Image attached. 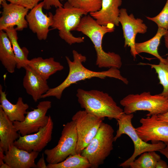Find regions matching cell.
<instances>
[{
	"label": "cell",
	"instance_id": "obj_1",
	"mask_svg": "<svg viewBox=\"0 0 168 168\" xmlns=\"http://www.w3.org/2000/svg\"><path fill=\"white\" fill-rule=\"evenodd\" d=\"M72 53L73 61H71L68 57H65L69 67V72L66 79L58 86L49 88L42 96L41 98L53 96L59 100L64 90L71 85L93 77L101 79H105L106 77L113 78L121 81L125 84H128V80L121 75L119 69L111 68L106 71L100 72L91 70L83 65L82 63L86 60L85 56L75 50L72 51Z\"/></svg>",
	"mask_w": 168,
	"mask_h": 168
},
{
	"label": "cell",
	"instance_id": "obj_2",
	"mask_svg": "<svg viewBox=\"0 0 168 168\" xmlns=\"http://www.w3.org/2000/svg\"><path fill=\"white\" fill-rule=\"evenodd\" d=\"M115 25L112 24L103 26L99 24L90 15L82 17L76 30L87 36L94 45L96 54V64L99 68H115L119 69L122 65L121 58L113 52H106L102 46V40L107 33L114 31Z\"/></svg>",
	"mask_w": 168,
	"mask_h": 168
},
{
	"label": "cell",
	"instance_id": "obj_3",
	"mask_svg": "<svg viewBox=\"0 0 168 168\" xmlns=\"http://www.w3.org/2000/svg\"><path fill=\"white\" fill-rule=\"evenodd\" d=\"M76 95L81 108L99 118L117 120L124 114L123 110L118 105L113 98L103 91L79 88Z\"/></svg>",
	"mask_w": 168,
	"mask_h": 168
},
{
	"label": "cell",
	"instance_id": "obj_4",
	"mask_svg": "<svg viewBox=\"0 0 168 168\" xmlns=\"http://www.w3.org/2000/svg\"><path fill=\"white\" fill-rule=\"evenodd\" d=\"M87 14L84 10L74 7L66 2L63 7L56 8L51 27L58 30L60 38L69 45L83 42L84 38L75 37L71 31L76 30L82 16Z\"/></svg>",
	"mask_w": 168,
	"mask_h": 168
},
{
	"label": "cell",
	"instance_id": "obj_5",
	"mask_svg": "<svg viewBox=\"0 0 168 168\" xmlns=\"http://www.w3.org/2000/svg\"><path fill=\"white\" fill-rule=\"evenodd\" d=\"M114 130L110 124L103 122L96 135L82 151L81 154L91 165L97 168L104 163L113 150Z\"/></svg>",
	"mask_w": 168,
	"mask_h": 168
},
{
	"label": "cell",
	"instance_id": "obj_6",
	"mask_svg": "<svg viewBox=\"0 0 168 168\" xmlns=\"http://www.w3.org/2000/svg\"><path fill=\"white\" fill-rule=\"evenodd\" d=\"M126 114L138 111H147L146 116L158 115L168 111V99L160 94L152 95L149 91L140 94H129L120 101Z\"/></svg>",
	"mask_w": 168,
	"mask_h": 168
},
{
	"label": "cell",
	"instance_id": "obj_7",
	"mask_svg": "<svg viewBox=\"0 0 168 168\" xmlns=\"http://www.w3.org/2000/svg\"><path fill=\"white\" fill-rule=\"evenodd\" d=\"M133 117V114H126L124 113L120 118L116 120L118 128L114 136V142L122 135L126 134L130 138L134 146L132 155L119 165L124 168L129 167L130 164L141 154L151 151L159 152L166 146V144L162 142L150 144L143 141L139 137L132 125V120Z\"/></svg>",
	"mask_w": 168,
	"mask_h": 168
},
{
	"label": "cell",
	"instance_id": "obj_8",
	"mask_svg": "<svg viewBox=\"0 0 168 168\" xmlns=\"http://www.w3.org/2000/svg\"><path fill=\"white\" fill-rule=\"evenodd\" d=\"M77 140L76 124L72 120L63 125L57 145L52 149L44 151L47 162L48 164L58 163L65 160L69 155L76 154Z\"/></svg>",
	"mask_w": 168,
	"mask_h": 168
},
{
	"label": "cell",
	"instance_id": "obj_9",
	"mask_svg": "<svg viewBox=\"0 0 168 168\" xmlns=\"http://www.w3.org/2000/svg\"><path fill=\"white\" fill-rule=\"evenodd\" d=\"M104 119L99 118L85 110H80L72 116L76 124L78 140L77 153L81 154L98 132Z\"/></svg>",
	"mask_w": 168,
	"mask_h": 168
},
{
	"label": "cell",
	"instance_id": "obj_10",
	"mask_svg": "<svg viewBox=\"0 0 168 168\" xmlns=\"http://www.w3.org/2000/svg\"><path fill=\"white\" fill-rule=\"evenodd\" d=\"M51 102L45 100L40 102L36 108L27 112L24 120L22 122H13L14 126L22 136L38 132L48 124V110L51 107Z\"/></svg>",
	"mask_w": 168,
	"mask_h": 168
},
{
	"label": "cell",
	"instance_id": "obj_11",
	"mask_svg": "<svg viewBox=\"0 0 168 168\" xmlns=\"http://www.w3.org/2000/svg\"><path fill=\"white\" fill-rule=\"evenodd\" d=\"M141 125L135 128L137 133L144 141L152 143H168V123L161 120L157 115L147 116L140 120Z\"/></svg>",
	"mask_w": 168,
	"mask_h": 168
},
{
	"label": "cell",
	"instance_id": "obj_12",
	"mask_svg": "<svg viewBox=\"0 0 168 168\" xmlns=\"http://www.w3.org/2000/svg\"><path fill=\"white\" fill-rule=\"evenodd\" d=\"M122 26L124 39V47H129L130 53L134 58L138 55L135 49V38L138 33L144 34L147 31V27L140 18H135L133 14L128 15L127 9H120L119 18Z\"/></svg>",
	"mask_w": 168,
	"mask_h": 168
},
{
	"label": "cell",
	"instance_id": "obj_13",
	"mask_svg": "<svg viewBox=\"0 0 168 168\" xmlns=\"http://www.w3.org/2000/svg\"><path fill=\"white\" fill-rule=\"evenodd\" d=\"M54 124L51 117L49 115L48 124L37 132L23 136H20L14 143L19 148L28 152L41 151L51 140Z\"/></svg>",
	"mask_w": 168,
	"mask_h": 168
},
{
	"label": "cell",
	"instance_id": "obj_14",
	"mask_svg": "<svg viewBox=\"0 0 168 168\" xmlns=\"http://www.w3.org/2000/svg\"><path fill=\"white\" fill-rule=\"evenodd\" d=\"M2 7L0 18V30H5L8 27L16 26L17 31L26 28L28 23L26 16L29 10L21 6L3 1L0 4Z\"/></svg>",
	"mask_w": 168,
	"mask_h": 168
},
{
	"label": "cell",
	"instance_id": "obj_15",
	"mask_svg": "<svg viewBox=\"0 0 168 168\" xmlns=\"http://www.w3.org/2000/svg\"><path fill=\"white\" fill-rule=\"evenodd\" d=\"M43 1L39 3L28 12L26 19L28 26L36 35L39 40H46L49 31V28L53 23V15L49 12L45 14L43 11Z\"/></svg>",
	"mask_w": 168,
	"mask_h": 168
},
{
	"label": "cell",
	"instance_id": "obj_16",
	"mask_svg": "<svg viewBox=\"0 0 168 168\" xmlns=\"http://www.w3.org/2000/svg\"><path fill=\"white\" fill-rule=\"evenodd\" d=\"M4 153L3 161L10 168H36L35 160L39 155L38 152H28L13 144Z\"/></svg>",
	"mask_w": 168,
	"mask_h": 168
},
{
	"label": "cell",
	"instance_id": "obj_17",
	"mask_svg": "<svg viewBox=\"0 0 168 168\" xmlns=\"http://www.w3.org/2000/svg\"><path fill=\"white\" fill-rule=\"evenodd\" d=\"M24 68L26 73L23 81V87L27 93L32 96L35 102H36L50 88L47 80L29 65H26Z\"/></svg>",
	"mask_w": 168,
	"mask_h": 168
},
{
	"label": "cell",
	"instance_id": "obj_18",
	"mask_svg": "<svg viewBox=\"0 0 168 168\" xmlns=\"http://www.w3.org/2000/svg\"><path fill=\"white\" fill-rule=\"evenodd\" d=\"M122 4V0H102L101 8L99 11L90 13L99 25L106 26L112 24L119 26V8Z\"/></svg>",
	"mask_w": 168,
	"mask_h": 168
},
{
	"label": "cell",
	"instance_id": "obj_19",
	"mask_svg": "<svg viewBox=\"0 0 168 168\" xmlns=\"http://www.w3.org/2000/svg\"><path fill=\"white\" fill-rule=\"evenodd\" d=\"M0 107L12 121H23L27 113L29 105L24 103L21 97H19L15 104L11 103L7 97V94L0 85Z\"/></svg>",
	"mask_w": 168,
	"mask_h": 168
},
{
	"label": "cell",
	"instance_id": "obj_20",
	"mask_svg": "<svg viewBox=\"0 0 168 168\" xmlns=\"http://www.w3.org/2000/svg\"><path fill=\"white\" fill-rule=\"evenodd\" d=\"M11 121L0 107V147L7 151L19 137L20 133Z\"/></svg>",
	"mask_w": 168,
	"mask_h": 168
},
{
	"label": "cell",
	"instance_id": "obj_21",
	"mask_svg": "<svg viewBox=\"0 0 168 168\" xmlns=\"http://www.w3.org/2000/svg\"><path fill=\"white\" fill-rule=\"evenodd\" d=\"M28 65L45 80L64 68L59 62L55 61L53 57L44 59L38 57L29 60Z\"/></svg>",
	"mask_w": 168,
	"mask_h": 168
},
{
	"label": "cell",
	"instance_id": "obj_22",
	"mask_svg": "<svg viewBox=\"0 0 168 168\" xmlns=\"http://www.w3.org/2000/svg\"><path fill=\"white\" fill-rule=\"evenodd\" d=\"M0 60L8 72H14L16 65L15 55L10 41L4 30H0Z\"/></svg>",
	"mask_w": 168,
	"mask_h": 168
},
{
	"label": "cell",
	"instance_id": "obj_23",
	"mask_svg": "<svg viewBox=\"0 0 168 168\" xmlns=\"http://www.w3.org/2000/svg\"><path fill=\"white\" fill-rule=\"evenodd\" d=\"M167 32L166 29L158 28L156 34L152 38L142 42L136 43L135 49L138 55L142 53H146L155 56L160 61H163L164 58L159 54L158 49L161 38Z\"/></svg>",
	"mask_w": 168,
	"mask_h": 168
},
{
	"label": "cell",
	"instance_id": "obj_24",
	"mask_svg": "<svg viewBox=\"0 0 168 168\" xmlns=\"http://www.w3.org/2000/svg\"><path fill=\"white\" fill-rule=\"evenodd\" d=\"M10 41L15 55L16 68L20 69L28 65L29 51L25 47L21 48L18 42L17 30L14 26L10 27L4 30Z\"/></svg>",
	"mask_w": 168,
	"mask_h": 168
},
{
	"label": "cell",
	"instance_id": "obj_25",
	"mask_svg": "<svg viewBox=\"0 0 168 168\" xmlns=\"http://www.w3.org/2000/svg\"><path fill=\"white\" fill-rule=\"evenodd\" d=\"M47 168H90L88 160L80 154L70 155L63 161L55 164H48Z\"/></svg>",
	"mask_w": 168,
	"mask_h": 168
},
{
	"label": "cell",
	"instance_id": "obj_26",
	"mask_svg": "<svg viewBox=\"0 0 168 168\" xmlns=\"http://www.w3.org/2000/svg\"><path fill=\"white\" fill-rule=\"evenodd\" d=\"M147 65L154 69L157 73L159 83L163 86V90L160 94L168 99V56L158 64L141 63Z\"/></svg>",
	"mask_w": 168,
	"mask_h": 168
},
{
	"label": "cell",
	"instance_id": "obj_27",
	"mask_svg": "<svg viewBox=\"0 0 168 168\" xmlns=\"http://www.w3.org/2000/svg\"><path fill=\"white\" fill-rule=\"evenodd\" d=\"M156 151L144 152L137 159L134 160L129 165L131 168H156L158 161L161 159Z\"/></svg>",
	"mask_w": 168,
	"mask_h": 168
},
{
	"label": "cell",
	"instance_id": "obj_28",
	"mask_svg": "<svg viewBox=\"0 0 168 168\" xmlns=\"http://www.w3.org/2000/svg\"><path fill=\"white\" fill-rule=\"evenodd\" d=\"M67 2L71 6L90 13L100 9L102 0H67Z\"/></svg>",
	"mask_w": 168,
	"mask_h": 168
},
{
	"label": "cell",
	"instance_id": "obj_29",
	"mask_svg": "<svg viewBox=\"0 0 168 168\" xmlns=\"http://www.w3.org/2000/svg\"><path fill=\"white\" fill-rule=\"evenodd\" d=\"M148 20L154 22L158 28L168 31V0H167L162 9L157 16L153 17L146 16Z\"/></svg>",
	"mask_w": 168,
	"mask_h": 168
},
{
	"label": "cell",
	"instance_id": "obj_30",
	"mask_svg": "<svg viewBox=\"0 0 168 168\" xmlns=\"http://www.w3.org/2000/svg\"><path fill=\"white\" fill-rule=\"evenodd\" d=\"M12 3L21 6L29 10L31 9L43 0H6Z\"/></svg>",
	"mask_w": 168,
	"mask_h": 168
},
{
	"label": "cell",
	"instance_id": "obj_31",
	"mask_svg": "<svg viewBox=\"0 0 168 168\" xmlns=\"http://www.w3.org/2000/svg\"><path fill=\"white\" fill-rule=\"evenodd\" d=\"M43 8L46 10L50 9L52 6L57 8L63 6L59 0H43Z\"/></svg>",
	"mask_w": 168,
	"mask_h": 168
},
{
	"label": "cell",
	"instance_id": "obj_32",
	"mask_svg": "<svg viewBox=\"0 0 168 168\" xmlns=\"http://www.w3.org/2000/svg\"><path fill=\"white\" fill-rule=\"evenodd\" d=\"M36 168H47L44 159V154H42L41 157L36 164Z\"/></svg>",
	"mask_w": 168,
	"mask_h": 168
},
{
	"label": "cell",
	"instance_id": "obj_33",
	"mask_svg": "<svg viewBox=\"0 0 168 168\" xmlns=\"http://www.w3.org/2000/svg\"><path fill=\"white\" fill-rule=\"evenodd\" d=\"M168 166L166 163L163 160L160 159L157 162L156 168H167Z\"/></svg>",
	"mask_w": 168,
	"mask_h": 168
},
{
	"label": "cell",
	"instance_id": "obj_34",
	"mask_svg": "<svg viewBox=\"0 0 168 168\" xmlns=\"http://www.w3.org/2000/svg\"><path fill=\"white\" fill-rule=\"evenodd\" d=\"M158 118L168 123V111L166 113L157 115Z\"/></svg>",
	"mask_w": 168,
	"mask_h": 168
},
{
	"label": "cell",
	"instance_id": "obj_35",
	"mask_svg": "<svg viewBox=\"0 0 168 168\" xmlns=\"http://www.w3.org/2000/svg\"><path fill=\"white\" fill-rule=\"evenodd\" d=\"M166 147L159 151V152L168 159V143H165Z\"/></svg>",
	"mask_w": 168,
	"mask_h": 168
},
{
	"label": "cell",
	"instance_id": "obj_36",
	"mask_svg": "<svg viewBox=\"0 0 168 168\" xmlns=\"http://www.w3.org/2000/svg\"><path fill=\"white\" fill-rule=\"evenodd\" d=\"M4 151L0 147V166L3 164L4 162L3 161L4 156Z\"/></svg>",
	"mask_w": 168,
	"mask_h": 168
},
{
	"label": "cell",
	"instance_id": "obj_37",
	"mask_svg": "<svg viewBox=\"0 0 168 168\" xmlns=\"http://www.w3.org/2000/svg\"><path fill=\"white\" fill-rule=\"evenodd\" d=\"M164 42L166 47L167 49L168 52V32L164 36Z\"/></svg>",
	"mask_w": 168,
	"mask_h": 168
},
{
	"label": "cell",
	"instance_id": "obj_38",
	"mask_svg": "<svg viewBox=\"0 0 168 168\" xmlns=\"http://www.w3.org/2000/svg\"><path fill=\"white\" fill-rule=\"evenodd\" d=\"M0 168H10V167L7 164L4 162L3 164L0 166Z\"/></svg>",
	"mask_w": 168,
	"mask_h": 168
},
{
	"label": "cell",
	"instance_id": "obj_39",
	"mask_svg": "<svg viewBox=\"0 0 168 168\" xmlns=\"http://www.w3.org/2000/svg\"><path fill=\"white\" fill-rule=\"evenodd\" d=\"M5 0H0V4L1 3Z\"/></svg>",
	"mask_w": 168,
	"mask_h": 168
},
{
	"label": "cell",
	"instance_id": "obj_40",
	"mask_svg": "<svg viewBox=\"0 0 168 168\" xmlns=\"http://www.w3.org/2000/svg\"></svg>",
	"mask_w": 168,
	"mask_h": 168
}]
</instances>
